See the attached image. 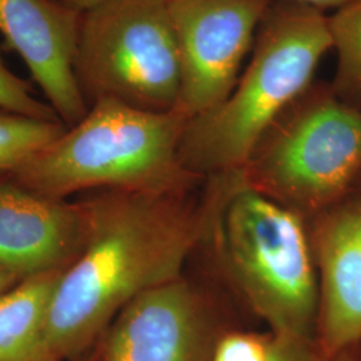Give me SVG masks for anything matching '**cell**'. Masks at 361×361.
Masks as SVG:
<instances>
[{
  "label": "cell",
  "instance_id": "obj_1",
  "mask_svg": "<svg viewBox=\"0 0 361 361\" xmlns=\"http://www.w3.org/2000/svg\"><path fill=\"white\" fill-rule=\"evenodd\" d=\"M195 194L92 190L78 197L86 244L62 273L46 323L59 360L89 352L134 298L185 274L204 234L202 193Z\"/></svg>",
  "mask_w": 361,
  "mask_h": 361
},
{
  "label": "cell",
  "instance_id": "obj_2",
  "mask_svg": "<svg viewBox=\"0 0 361 361\" xmlns=\"http://www.w3.org/2000/svg\"><path fill=\"white\" fill-rule=\"evenodd\" d=\"M204 234L213 276L274 335L316 338L319 280L308 224L256 192L241 169L207 177Z\"/></svg>",
  "mask_w": 361,
  "mask_h": 361
},
{
  "label": "cell",
  "instance_id": "obj_3",
  "mask_svg": "<svg viewBox=\"0 0 361 361\" xmlns=\"http://www.w3.org/2000/svg\"><path fill=\"white\" fill-rule=\"evenodd\" d=\"M188 122L177 110L154 113L99 99L75 126L10 174L38 193L63 200L92 190L194 193L207 178L182 164Z\"/></svg>",
  "mask_w": 361,
  "mask_h": 361
},
{
  "label": "cell",
  "instance_id": "obj_4",
  "mask_svg": "<svg viewBox=\"0 0 361 361\" xmlns=\"http://www.w3.org/2000/svg\"><path fill=\"white\" fill-rule=\"evenodd\" d=\"M329 50L332 40L324 13L274 1L232 92L188 122L180 149L185 168L204 178L243 168L267 130L312 87Z\"/></svg>",
  "mask_w": 361,
  "mask_h": 361
},
{
  "label": "cell",
  "instance_id": "obj_5",
  "mask_svg": "<svg viewBox=\"0 0 361 361\" xmlns=\"http://www.w3.org/2000/svg\"><path fill=\"white\" fill-rule=\"evenodd\" d=\"M240 169L256 192L310 221L361 182V107L334 90L310 87Z\"/></svg>",
  "mask_w": 361,
  "mask_h": 361
},
{
  "label": "cell",
  "instance_id": "obj_6",
  "mask_svg": "<svg viewBox=\"0 0 361 361\" xmlns=\"http://www.w3.org/2000/svg\"><path fill=\"white\" fill-rule=\"evenodd\" d=\"M73 71L89 106L176 110L180 59L166 0H107L82 13Z\"/></svg>",
  "mask_w": 361,
  "mask_h": 361
},
{
  "label": "cell",
  "instance_id": "obj_7",
  "mask_svg": "<svg viewBox=\"0 0 361 361\" xmlns=\"http://www.w3.org/2000/svg\"><path fill=\"white\" fill-rule=\"evenodd\" d=\"M231 295L210 274L180 279L134 298L99 341L98 361H212L238 324Z\"/></svg>",
  "mask_w": 361,
  "mask_h": 361
},
{
  "label": "cell",
  "instance_id": "obj_8",
  "mask_svg": "<svg viewBox=\"0 0 361 361\" xmlns=\"http://www.w3.org/2000/svg\"><path fill=\"white\" fill-rule=\"evenodd\" d=\"M276 0H166L180 59L176 110L188 121L232 92Z\"/></svg>",
  "mask_w": 361,
  "mask_h": 361
},
{
  "label": "cell",
  "instance_id": "obj_9",
  "mask_svg": "<svg viewBox=\"0 0 361 361\" xmlns=\"http://www.w3.org/2000/svg\"><path fill=\"white\" fill-rule=\"evenodd\" d=\"M87 237L83 204L38 193L0 174V271L19 281L65 271Z\"/></svg>",
  "mask_w": 361,
  "mask_h": 361
},
{
  "label": "cell",
  "instance_id": "obj_10",
  "mask_svg": "<svg viewBox=\"0 0 361 361\" xmlns=\"http://www.w3.org/2000/svg\"><path fill=\"white\" fill-rule=\"evenodd\" d=\"M307 224L319 280L316 341L334 356L361 344V194Z\"/></svg>",
  "mask_w": 361,
  "mask_h": 361
},
{
  "label": "cell",
  "instance_id": "obj_11",
  "mask_svg": "<svg viewBox=\"0 0 361 361\" xmlns=\"http://www.w3.org/2000/svg\"><path fill=\"white\" fill-rule=\"evenodd\" d=\"M82 13L50 0H0V35L66 128L90 110L73 71Z\"/></svg>",
  "mask_w": 361,
  "mask_h": 361
},
{
  "label": "cell",
  "instance_id": "obj_12",
  "mask_svg": "<svg viewBox=\"0 0 361 361\" xmlns=\"http://www.w3.org/2000/svg\"><path fill=\"white\" fill-rule=\"evenodd\" d=\"M62 273L22 281L0 296V361H61L49 345L46 323Z\"/></svg>",
  "mask_w": 361,
  "mask_h": 361
},
{
  "label": "cell",
  "instance_id": "obj_13",
  "mask_svg": "<svg viewBox=\"0 0 361 361\" xmlns=\"http://www.w3.org/2000/svg\"><path fill=\"white\" fill-rule=\"evenodd\" d=\"M337 70L332 90L348 104L361 106V0L336 10L328 18Z\"/></svg>",
  "mask_w": 361,
  "mask_h": 361
},
{
  "label": "cell",
  "instance_id": "obj_14",
  "mask_svg": "<svg viewBox=\"0 0 361 361\" xmlns=\"http://www.w3.org/2000/svg\"><path fill=\"white\" fill-rule=\"evenodd\" d=\"M66 130L61 121H42L0 109V174L20 168Z\"/></svg>",
  "mask_w": 361,
  "mask_h": 361
},
{
  "label": "cell",
  "instance_id": "obj_15",
  "mask_svg": "<svg viewBox=\"0 0 361 361\" xmlns=\"http://www.w3.org/2000/svg\"><path fill=\"white\" fill-rule=\"evenodd\" d=\"M0 109L42 121H61L50 104L40 101L32 85L7 67L0 51ZM62 122V121H61Z\"/></svg>",
  "mask_w": 361,
  "mask_h": 361
},
{
  "label": "cell",
  "instance_id": "obj_16",
  "mask_svg": "<svg viewBox=\"0 0 361 361\" xmlns=\"http://www.w3.org/2000/svg\"><path fill=\"white\" fill-rule=\"evenodd\" d=\"M273 334L234 328L221 337L212 361H269Z\"/></svg>",
  "mask_w": 361,
  "mask_h": 361
},
{
  "label": "cell",
  "instance_id": "obj_17",
  "mask_svg": "<svg viewBox=\"0 0 361 361\" xmlns=\"http://www.w3.org/2000/svg\"><path fill=\"white\" fill-rule=\"evenodd\" d=\"M269 361H326L316 338L274 335Z\"/></svg>",
  "mask_w": 361,
  "mask_h": 361
},
{
  "label": "cell",
  "instance_id": "obj_18",
  "mask_svg": "<svg viewBox=\"0 0 361 361\" xmlns=\"http://www.w3.org/2000/svg\"><path fill=\"white\" fill-rule=\"evenodd\" d=\"M52 3L78 13H89L107 0H50Z\"/></svg>",
  "mask_w": 361,
  "mask_h": 361
},
{
  "label": "cell",
  "instance_id": "obj_19",
  "mask_svg": "<svg viewBox=\"0 0 361 361\" xmlns=\"http://www.w3.org/2000/svg\"><path fill=\"white\" fill-rule=\"evenodd\" d=\"M284 1H290V3H296V4H301V6H307V7L324 13L326 8L338 10V8L347 6L355 0H284Z\"/></svg>",
  "mask_w": 361,
  "mask_h": 361
},
{
  "label": "cell",
  "instance_id": "obj_20",
  "mask_svg": "<svg viewBox=\"0 0 361 361\" xmlns=\"http://www.w3.org/2000/svg\"><path fill=\"white\" fill-rule=\"evenodd\" d=\"M326 361H361V344L336 353L334 356H326Z\"/></svg>",
  "mask_w": 361,
  "mask_h": 361
},
{
  "label": "cell",
  "instance_id": "obj_21",
  "mask_svg": "<svg viewBox=\"0 0 361 361\" xmlns=\"http://www.w3.org/2000/svg\"><path fill=\"white\" fill-rule=\"evenodd\" d=\"M19 283L22 281H19L13 274L0 271V296L13 289V286H16Z\"/></svg>",
  "mask_w": 361,
  "mask_h": 361
},
{
  "label": "cell",
  "instance_id": "obj_22",
  "mask_svg": "<svg viewBox=\"0 0 361 361\" xmlns=\"http://www.w3.org/2000/svg\"><path fill=\"white\" fill-rule=\"evenodd\" d=\"M101 341V340H99ZM99 341H98V344L94 347V348L90 349L89 352H86L85 355H82V356H79L77 359H74V360L71 361H98V357H99Z\"/></svg>",
  "mask_w": 361,
  "mask_h": 361
}]
</instances>
